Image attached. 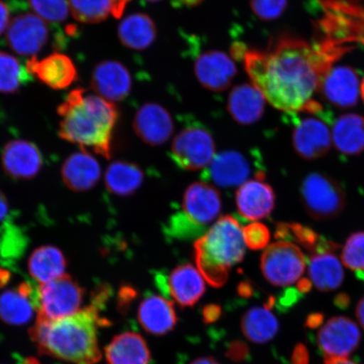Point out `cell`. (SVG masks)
<instances>
[{"label":"cell","instance_id":"36","mask_svg":"<svg viewBox=\"0 0 364 364\" xmlns=\"http://www.w3.org/2000/svg\"><path fill=\"white\" fill-rule=\"evenodd\" d=\"M205 227L196 224L183 212L176 213L165 227L166 236L171 239L188 240L203 235Z\"/></svg>","mask_w":364,"mask_h":364},{"label":"cell","instance_id":"46","mask_svg":"<svg viewBox=\"0 0 364 364\" xmlns=\"http://www.w3.org/2000/svg\"><path fill=\"white\" fill-rule=\"evenodd\" d=\"M323 320H324V317H323L321 314H311V315L309 316L307 318L306 326L308 328L316 329L318 326L322 324Z\"/></svg>","mask_w":364,"mask_h":364},{"label":"cell","instance_id":"33","mask_svg":"<svg viewBox=\"0 0 364 364\" xmlns=\"http://www.w3.org/2000/svg\"><path fill=\"white\" fill-rule=\"evenodd\" d=\"M144 181V173L133 163L118 161L112 164L105 176L109 192L117 196H130Z\"/></svg>","mask_w":364,"mask_h":364},{"label":"cell","instance_id":"15","mask_svg":"<svg viewBox=\"0 0 364 364\" xmlns=\"http://www.w3.org/2000/svg\"><path fill=\"white\" fill-rule=\"evenodd\" d=\"M252 171L248 158L242 153L224 150L213 158L203 177L220 188H235L245 183Z\"/></svg>","mask_w":364,"mask_h":364},{"label":"cell","instance_id":"56","mask_svg":"<svg viewBox=\"0 0 364 364\" xmlns=\"http://www.w3.org/2000/svg\"><path fill=\"white\" fill-rule=\"evenodd\" d=\"M10 277V274H9L7 271L0 269V288H2V287L8 283Z\"/></svg>","mask_w":364,"mask_h":364},{"label":"cell","instance_id":"23","mask_svg":"<svg viewBox=\"0 0 364 364\" xmlns=\"http://www.w3.org/2000/svg\"><path fill=\"white\" fill-rule=\"evenodd\" d=\"M266 99L256 86L242 84L231 90L228 111L238 124L252 125L261 119Z\"/></svg>","mask_w":364,"mask_h":364},{"label":"cell","instance_id":"4","mask_svg":"<svg viewBox=\"0 0 364 364\" xmlns=\"http://www.w3.org/2000/svg\"><path fill=\"white\" fill-rule=\"evenodd\" d=\"M245 253L242 228L230 215L220 218L194 243L198 269L213 288L227 283L231 268L243 261Z\"/></svg>","mask_w":364,"mask_h":364},{"label":"cell","instance_id":"58","mask_svg":"<svg viewBox=\"0 0 364 364\" xmlns=\"http://www.w3.org/2000/svg\"><path fill=\"white\" fill-rule=\"evenodd\" d=\"M146 1L156 3V2L161 1V0H146Z\"/></svg>","mask_w":364,"mask_h":364},{"label":"cell","instance_id":"47","mask_svg":"<svg viewBox=\"0 0 364 364\" xmlns=\"http://www.w3.org/2000/svg\"><path fill=\"white\" fill-rule=\"evenodd\" d=\"M131 0H113L114 8L112 16L116 18H120L124 13L127 3Z\"/></svg>","mask_w":364,"mask_h":364},{"label":"cell","instance_id":"54","mask_svg":"<svg viewBox=\"0 0 364 364\" xmlns=\"http://www.w3.org/2000/svg\"><path fill=\"white\" fill-rule=\"evenodd\" d=\"M324 364H359L350 360L348 358H326L324 359Z\"/></svg>","mask_w":364,"mask_h":364},{"label":"cell","instance_id":"52","mask_svg":"<svg viewBox=\"0 0 364 364\" xmlns=\"http://www.w3.org/2000/svg\"><path fill=\"white\" fill-rule=\"evenodd\" d=\"M203 0H175L176 6L196 7L202 4Z\"/></svg>","mask_w":364,"mask_h":364},{"label":"cell","instance_id":"29","mask_svg":"<svg viewBox=\"0 0 364 364\" xmlns=\"http://www.w3.org/2000/svg\"><path fill=\"white\" fill-rule=\"evenodd\" d=\"M275 237L297 243L312 255L336 252L340 245L316 233L311 228L299 223H279L276 227Z\"/></svg>","mask_w":364,"mask_h":364},{"label":"cell","instance_id":"31","mask_svg":"<svg viewBox=\"0 0 364 364\" xmlns=\"http://www.w3.org/2000/svg\"><path fill=\"white\" fill-rule=\"evenodd\" d=\"M66 265V259L61 250L52 245L35 250L28 261L31 276L42 284L65 275Z\"/></svg>","mask_w":364,"mask_h":364},{"label":"cell","instance_id":"55","mask_svg":"<svg viewBox=\"0 0 364 364\" xmlns=\"http://www.w3.org/2000/svg\"><path fill=\"white\" fill-rule=\"evenodd\" d=\"M190 364H220L215 358L212 357H202L195 359Z\"/></svg>","mask_w":364,"mask_h":364},{"label":"cell","instance_id":"9","mask_svg":"<svg viewBox=\"0 0 364 364\" xmlns=\"http://www.w3.org/2000/svg\"><path fill=\"white\" fill-rule=\"evenodd\" d=\"M306 268V259L298 245L281 240L267 248L261 258V270L272 285L287 287L297 283Z\"/></svg>","mask_w":364,"mask_h":364},{"label":"cell","instance_id":"20","mask_svg":"<svg viewBox=\"0 0 364 364\" xmlns=\"http://www.w3.org/2000/svg\"><path fill=\"white\" fill-rule=\"evenodd\" d=\"M91 85L100 97L107 101L119 102L130 93L132 77L122 63L104 61L95 66Z\"/></svg>","mask_w":364,"mask_h":364},{"label":"cell","instance_id":"51","mask_svg":"<svg viewBox=\"0 0 364 364\" xmlns=\"http://www.w3.org/2000/svg\"><path fill=\"white\" fill-rule=\"evenodd\" d=\"M356 316L358 322L360 323L361 326L364 329V296L359 300L356 308Z\"/></svg>","mask_w":364,"mask_h":364},{"label":"cell","instance_id":"38","mask_svg":"<svg viewBox=\"0 0 364 364\" xmlns=\"http://www.w3.org/2000/svg\"><path fill=\"white\" fill-rule=\"evenodd\" d=\"M341 257L348 269L364 272V232H356L349 236Z\"/></svg>","mask_w":364,"mask_h":364},{"label":"cell","instance_id":"30","mask_svg":"<svg viewBox=\"0 0 364 364\" xmlns=\"http://www.w3.org/2000/svg\"><path fill=\"white\" fill-rule=\"evenodd\" d=\"M117 33L126 48L141 51L152 45L156 38L157 31L154 21L146 14L136 13L122 20Z\"/></svg>","mask_w":364,"mask_h":364},{"label":"cell","instance_id":"7","mask_svg":"<svg viewBox=\"0 0 364 364\" xmlns=\"http://www.w3.org/2000/svg\"><path fill=\"white\" fill-rule=\"evenodd\" d=\"M84 297L85 289L68 275L40 285L34 294L36 321H53L74 315L80 311Z\"/></svg>","mask_w":364,"mask_h":364},{"label":"cell","instance_id":"26","mask_svg":"<svg viewBox=\"0 0 364 364\" xmlns=\"http://www.w3.org/2000/svg\"><path fill=\"white\" fill-rule=\"evenodd\" d=\"M108 364H149L151 361L146 341L136 332L117 335L105 348Z\"/></svg>","mask_w":364,"mask_h":364},{"label":"cell","instance_id":"37","mask_svg":"<svg viewBox=\"0 0 364 364\" xmlns=\"http://www.w3.org/2000/svg\"><path fill=\"white\" fill-rule=\"evenodd\" d=\"M33 11L43 20L51 23L63 22L70 13L68 0H27Z\"/></svg>","mask_w":364,"mask_h":364},{"label":"cell","instance_id":"39","mask_svg":"<svg viewBox=\"0 0 364 364\" xmlns=\"http://www.w3.org/2000/svg\"><path fill=\"white\" fill-rule=\"evenodd\" d=\"M250 4L258 19L272 21L283 15L288 6V0H250Z\"/></svg>","mask_w":364,"mask_h":364},{"label":"cell","instance_id":"21","mask_svg":"<svg viewBox=\"0 0 364 364\" xmlns=\"http://www.w3.org/2000/svg\"><path fill=\"white\" fill-rule=\"evenodd\" d=\"M2 164L4 171L14 178L31 179L41 170L43 157L34 144L15 140L4 147Z\"/></svg>","mask_w":364,"mask_h":364},{"label":"cell","instance_id":"32","mask_svg":"<svg viewBox=\"0 0 364 364\" xmlns=\"http://www.w3.org/2000/svg\"><path fill=\"white\" fill-rule=\"evenodd\" d=\"M241 331L250 341L256 344L268 343L275 338L279 323L265 307H252L244 314L240 322Z\"/></svg>","mask_w":364,"mask_h":364},{"label":"cell","instance_id":"10","mask_svg":"<svg viewBox=\"0 0 364 364\" xmlns=\"http://www.w3.org/2000/svg\"><path fill=\"white\" fill-rule=\"evenodd\" d=\"M317 346L324 359L348 358L361 341V332L351 318H330L317 333Z\"/></svg>","mask_w":364,"mask_h":364},{"label":"cell","instance_id":"57","mask_svg":"<svg viewBox=\"0 0 364 364\" xmlns=\"http://www.w3.org/2000/svg\"><path fill=\"white\" fill-rule=\"evenodd\" d=\"M361 97L363 99V102L364 103V78L361 82Z\"/></svg>","mask_w":364,"mask_h":364},{"label":"cell","instance_id":"3","mask_svg":"<svg viewBox=\"0 0 364 364\" xmlns=\"http://www.w3.org/2000/svg\"><path fill=\"white\" fill-rule=\"evenodd\" d=\"M58 113L61 117L59 135L63 139L110 157L113 129L118 118L115 105L79 88L68 94Z\"/></svg>","mask_w":364,"mask_h":364},{"label":"cell","instance_id":"1","mask_svg":"<svg viewBox=\"0 0 364 364\" xmlns=\"http://www.w3.org/2000/svg\"><path fill=\"white\" fill-rule=\"evenodd\" d=\"M339 55L327 44L311 45L291 35L280 36L267 51L244 53L245 70L266 101L290 114L306 111L322 77Z\"/></svg>","mask_w":364,"mask_h":364},{"label":"cell","instance_id":"2","mask_svg":"<svg viewBox=\"0 0 364 364\" xmlns=\"http://www.w3.org/2000/svg\"><path fill=\"white\" fill-rule=\"evenodd\" d=\"M107 325L94 303L59 320L36 321L29 334L41 354L73 364H95L102 358L98 329Z\"/></svg>","mask_w":364,"mask_h":364},{"label":"cell","instance_id":"41","mask_svg":"<svg viewBox=\"0 0 364 364\" xmlns=\"http://www.w3.org/2000/svg\"><path fill=\"white\" fill-rule=\"evenodd\" d=\"M225 355L232 362L243 363L250 358V348L242 341H233L228 346Z\"/></svg>","mask_w":364,"mask_h":364},{"label":"cell","instance_id":"24","mask_svg":"<svg viewBox=\"0 0 364 364\" xmlns=\"http://www.w3.org/2000/svg\"><path fill=\"white\" fill-rule=\"evenodd\" d=\"M35 290L33 285L23 283L0 295V318L6 324L15 326L29 322L36 309Z\"/></svg>","mask_w":364,"mask_h":364},{"label":"cell","instance_id":"22","mask_svg":"<svg viewBox=\"0 0 364 364\" xmlns=\"http://www.w3.org/2000/svg\"><path fill=\"white\" fill-rule=\"evenodd\" d=\"M138 320L148 333L161 336L175 329L178 317L171 300L161 296L149 295L140 304Z\"/></svg>","mask_w":364,"mask_h":364},{"label":"cell","instance_id":"6","mask_svg":"<svg viewBox=\"0 0 364 364\" xmlns=\"http://www.w3.org/2000/svg\"><path fill=\"white\" fill-rule=\"evenodd\" d=\"M299 193L308 215L317 221L339 216L347 204L343 186L333 177L320 172L309 173L304 177Z\"/></svg>","mask_w":364,"mask_h":364},{"label":"cell","instance_id":"44","mask_svg":"<svg viewBox=\"0 0 364 364\" xmlns=\"http://www.w3.org/2000/svg\"><path fill=\"white\" fill-rule=\"evenodd\" d=\"M309 355L308 349L304 344H297L295 346L292 357H291V364H309Z\"/></svg>","mask_w":364,"mask_h":364},{"label":"cell","instance_id":"35","mask_svg":"<svg viewBox=\"0 0 364 364\" xmlns=\"http://www.w3.org/2000/svg\"><path fill=\"white\" fill-rule=\"evenodd\" d=\"M72 16L85 24H97L112 15L113 0H68Z\"/></svg>","mask_w":364,"mask_h":364},{"label":"cell","instance_id":"50","mask_svg":"<svg viewBox=\"0 0 364 364\" xmlns=\"http://www.w3.org/2000/svg\"><path fill=\"white\" fill-rule=\"evenodd\" d=\"M311 281L307 279H302L298 282L297 289L300 293L304 294L309 292L311 289Z\"/></svg>","mask_w":364,"mask_h":364},{"label":"cell","instance_id":"28","mask_svg":"<svg viewBox=\"0 0 364 364\" xmlns=\"http://www.w3.org/2000/svg\"><path fill=\"white\" fill-rule=\"evenodd\" d=\"M309 259V280L321 292H331L344 281L343 267L334 252L315 254Z\"/></svg>","mask_w":364,"mask_h":364},{"label":"cell","instance_id":"48","mask_svg":"<svg viewBox=\"0 0 364 364\" xmlns=\"http://www.w3.org/2000/svg\"><path fill=\"white\" fill-rule=\"evenodd\" d=\"M238 294L241 297L250 298L254 294V289L249 282H243L238 286Z\"/></svg>","mask_w":364,"mask_h":364},{"label":"cell","instance_id":"45","mask_svg":"<svg viewBox=\"0 0 364 364\" xmlns=\"http://www.w3.org/2000/svg\"><path fill=\"white\" fill-rule=\"evenodd\" d=\"M10 10L7 4L0 0V36H1L4 31L10 26Z\"/></svg>","mask_w":364,"mask_h":364},{"label":"cell","instance_id":"13","mask_svg":"<svg viewBox=\"0 0 364 364\" xmlns=\"http://www.w3.org/2000/svg\"><path fill=\"white\" fill-rule=\"evenodd\" d=\"M318 91L326 102L332 106L347 109L356 106L361 95V83L353 68H331L322 77Z\"/></svg>","mask_w":364,"mask_h":364},{"label":"cell","instance_id":"43","mask_svg":"<svg viewBox=\"0 0 364 364\" xmlns=\"http://www.w3.org/2000/svg\"><path fill=\"white\" fill-rule=\"evenodd\" d=\"M303 294L300 293L299 291L296 289H288L282 294L279 299V306L282 309H289L293 306L294 304L299 301V299L301 298Z\"/></svg>","mask_w":364,"mask_h":364},{"label":"cell","instance_id":"53","mask_svg":"<svg viewBox=\"0 0 364 364\" xmlns=\"http://www.w3.org/2000/svg\"><path fill=\"white\" fill-rule=\"evenodd\" d=\"M350 302L349 297L347 294H341L338 296V298L336 299V304L339 308L344 309L348 306Z\"/></svg>","mask_w":364,"mask_h":364},{"label":"cell","instance_id":"16","mask_svg":"<svg viewBox=\"0 0 364 364\" xmlns=\"http://www.w3.org/2000/svg\"><path fill=\"white\" fill-rule=\"evenodd\" d=\"M182 208L191 220L205 227L220 215L222 208L220 193L210 184L194 182L186 190Z\"/></svg>","mask_w":364,"mask_h":364},{"label":"cell","instance_id":"40","mask_svg":"<svg viewBox=\"0 0 364 364\" xmlns=\"http://www.w3.org/2000/svg\"><path fill=\"white\" fill-rule=\"evenodd\" d=\"M245 245L252 250L266 248L270 241V231L262 223H252L243 229Z\"/></svg>","mask_w":364,"mask_h":364},{"label":"cell","instance_id":"17","mask_svg":"<svg viewBox=\"0 0 364 364\" xmlns=\"http://www.w3.org/2000/svg\"><path fill=\"white\" fill-rule=\"evenodd\" d=\"M134 129L141 139L152 146L167 142L174 131L172 117L157 103L143 105L136 112Z\"/></svg>","mask_w":364,"mask_h":364},{"label":"cell","instance_id":"18","mask_svg":"<svg viewBox=\"0 0 364 364\" xmlns=\"http://www.w3.org/2000/svg\"><path fill=\"white\" fill-rule=\"evenodd\" d=\"M26 68L30 75L54 90L65 89L78 78L75 63L65 54L53 53L40 60L31 57Z\"/></svg>","mask_w":364,"mask_h":364},{"label":"cell","instance_id":"42","mask_svg":"<svg viewBox=\"0 0 364 364\" xmlns=\"http://www.w3.org/2000/svg\"><path fill=\"white\" fill-rule=\"evenodd\" d=\"M222 308L216 304H209L203 308L202 316L204 324H213L221 317Z\"/></svg>","mask_w":364,"mask_h":364},{"label":"cell","instance_id":"34","mask_svg":"<svg viewBox=\"0 0 364 364\" xmlns=\"http://www.w3.org/2000/svg\"><path fill=\"white\" fill-rule=\"evenodd\" d=\"M26 68L11 54L0 52V93L15 94L31 80Z\"/></svg>","mask_w":364,"mask_h":364},{"label":"cell","instance_id":"49","mask_svg":"<svg viewBox=\"0 0 364 364\" xmlns=\"http://www.w3.org/2000/svg\"><path fill=\"white\" fill-rule=\"evenodd\" d=\"M9 210L8 202L4 195L0 192V222L7 216Z\"/></svg>","mask_w":364,"mask_h":364},{"label":"cell","instance_id":"19","mask_svg":"<svg viewBox=\"0 0 364 364\" xmlns=\"http://www.w3.org/2000/svg\"><path fill=\"white\" fill-rule=\"evenodd\" d=\"M265 179L249 181L240 186L236 193V206L241 216L257 221L267 218L275 207L276 197Z\"/></svg>","mask_w":364,"mask_h":364},{"label":"cell","instance_id":"27","mask_svg":"<svg viewBox=\"0 0 364 364\" xmlns=\"http://www.w3.org/2000/svg\"><path fill=\"white\" fill-rule=\"evenodd\" d=\"M101 176L99 163L90 154L82 152L72 154L62 168L63 181L68 188L83 192L93 188Z\"/></svg>","mask_w":364,"mask_h":364},{"label":"cell","instance_id":"14","mask_svg":"<svg viewBox=\"0 0 364 364\" xmlns=\"http://www.w3.org/2000/svg\"><path fill=\"white\" fill-rule=\"evenodd\" d=\"M195 75L204 88L209 90H225L233 81L237 68L226 53L210 50L199 55L195 61Z\"/></svg>","mask_w":364,"mask_h":364},{"label":"cell","instance_id":"11","mask_svg":"<svg viewBox=\"0 0 364 364\" xmlns=\"http://www.w3.org/2000/svg\"><path fill=\"white\" fill-rule=\"evenodd\" d=\"M156 285L166 297H171L181 307H193L206 291L201 273L191 264H183L173 270L169 276L159 272Z\"/></svg>","mask_w":364,"mask_h":364},{"label":"cell","instance_id":"5","mask_svg":"<svg viewBox=\"0 0 364 364\" xmlns=\"http://www.w3.org/2000/svg\"><path fill=\"white\" fill-rule=\"evenodd\" d=\"M294 118L292 144L298 156L315 161L330 151L332 139L329 129L331 118L320 103L314 102L306 111L291 114Z\"/></svg>","mask_w":364,"mask_h":364},{"label":"cell","instance_id":"25","mask_svg":"<svg viewBox=\"0 0 364 364\" xmlns=\"http://www.w3.org/2000/svg\"><path fill=\"white\" fill-rule=\"evenodd\" d=\"M332 144L345 156H356L364 152V117L348 113L340 116L332 126Z\"/></svg>","mask_w":364,"mask_h":364},{"label":"cell","instance_id":"12","mask_svg":"<svg viewBox=\"0 0 364 364\" xmlns=\"http://www.w3.org/2000/svg\"><path fill=\"white\" fill-rule=\"evenodd\" d=\"M50 38L49 27L38 15L21 14L14 18L8 27V45L21 56L35 57Z\"/></svg>","mask_w":364,"mask_h":364},{"label":"cell","instance_id":"8","mask_svg":"<svg viewBox=\"0 0 364 364\" xmlns=\"http://www.w3.org/2000/svg\"><path fill=\"white\" fill-rule=\"evenodd\" d=\"M171 157L181 170L205 169L215 157V139L210 132L202 125L186 127L173 140Z\"/></svg>","mask_w":364,"mask_h":364}]
</instances>
